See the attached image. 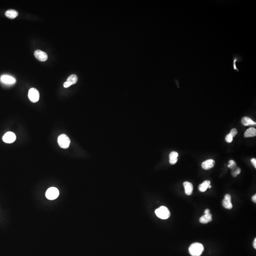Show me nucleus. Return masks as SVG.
Here are the masks:
<instances>
[{
    "instance_id": "1",
    "label": "nucleus",
    "mask_w": 256,
    "mask_h": 256,
    "mask_svg": "<svg viewBox=\"0 0 256 256\" xmlns=\"http://www.w3.org/2000/svg\"><path fill=\"white\" fill-rule=\"evenodd\" d=\"M204 250V246L198 242L193 243L189 248V252L192 256H201Z\"/></svg>"
},
{
    "instance_id": "2",
    "label": "nucleus",
    "mask_w": 256,
    "mask_h": 256,
    "mask_svg": "<svg viewBox=\"0 0 256 256\" xmlns=\"http://www.w3.org/2000/svg\"><path fill=\"white\" fill-rule=\"evenodd\" d=\"M155 213L159 218L163 220L167 219L170 216V211L165 206H161L156 209Z\"/></svg>"
},
{
    "instance_id": "3",
    "label": "nucleus",
    "mask_w": 256,
    "mask_h": 256,
    "mask_svg": "<svg viewBox=\"0 0 256 256\" xmlns=\"http://www.w3.org/2000/svg\"><path fill=\"white\" fill-rule=\"evenodd\" d=\"M58 144L61 148H68L70 144V140L65 134H61L58 137Z\"/></svg>"
},
{
    "instance_id": "4",
    "label": "nucleus",
    "mask_w": 256,
    "mask_h": 256,
    "mask_svg": "<svg viewBox=\"0 0 256 256\" xmlns=\"http://www.w3.org/2000/svg\"><path fill=\"white\" fill-rule=\"evenodd\" d=\"M59 194L58 190L56 187H52L47 190L46 193V196L49 200H53L57 198Z\"/></svg>"
},
{
    "instance_id": "5",
    "label": "nucleus",
    "mask_w": 256,
    "mask_h": 256,
    "mask_svg": "<svg viewBox=\"0 0 256 256\" xmlns=\"http://www.w3.org/2000/svg\"><path fill=\"white\" fill-rule=\"evenodd\" d=\"M28 97L31 102L32 103H36L39 100V92L37 89L32 88L30 89L28 91Z\"/></svg>"
},
{
    "instance_id": "6",
    "label": "nucleus",
    "mask_w": 256,
    "mask_h": 256,
    "mask_svg": "<svg viewBox=\"0 0 256 256\" xmlns=\"http://www.w3.org/2000/svg\"><path fill=\"white\" fill-rule=\"evenodd\" d=\"M16 136L12 132H7L2 137V140L6 143H12L15 141Z\"/></svg>"
},
{
    "instance_id": "7",
    "label": "nucleus",
    "mask_w": 256,
    "mask_h": 256,
    "mask_svg": "<svg viewBox=\"0 0 256 256\" xmlns=\"http://www.w3.org/2000/svg\"><path fill=\"white\" fill-rule=\"evenodd\" d=\"M1 83L6 85H12L16 83L15 78L8 75H3L0 78Z\"/></svg>"
},
{
    "instance_id": "8",
    "label": "nucleus",
    "mask_w": 256,
    "mask_h": 256,
    "mask_svg": "<svg viewBox=\"0 0 256 256\" xmlns=\"http://www.w3.org/2000/svg\"><path fill=\"white\" fill-rule=\"evenodd\" d=\"M231 196L229 194H225L224 198L223 201V205L227 209H231L232 208V204L231 202Z\"/></svg>"
},
{
    "instance_id": "9",
    "label": "nucleus",
    "mask_w": 256,
    "mask_h": 256,
    "mask_svg": "<svg viewBox=\"0 0 256 256\" xmlns=\"http://www.w3.org/2000/svg\"><path fill=\"white\" fill-rule=\"evenodd\" d=\"M34 56L38 60L41 62L46 61L48 58L47 53L40 50H37L35 51Z\"/></svg>"
},
{
    "instance_id": "10",
    "label": "nucleus",
    "mask_w": 256,
    "mask_h": 256,
    "mask_svg": "<svg viewBox=\"0 0 256 256\" xmlns=\"http://www.w3.org/2000/svg\"><path fill=\"white\" fill-rule=\"evenodd\" d=\"M78 80V77L76 75H72L69 76L66 82L64 83V87L65 88H68L71 85L76 84Z\"/></svg>"
},
{
    "instance_id": "11",
    "label": "nucleus",
    "mask_w": 256,
    "mask_h": 256,
    "mask_svg": "<svg viewBox=\"0 0 256 256\" xmlns=\"http://www.w3.org/2000/svg\"><path fill=\"white\" fill-rule=\"evenodd\" d=\"M215 161L212 159L204 161L201 164L202 168L204 170H209L214 167L215 165Z\"/></svg>"
},
{
    "instance_id": "12",
    "label": "nucleus",
    "mask_w": 256,
    "mask_h": 256,
    "mask_svg": "<svg viewBox=\"0 0 256 256\" xmlns=\"http://www.w3.org/2000/svg\"><path fill=\"white\" fill-rule=\"evenodd\" d=\"M184 186L185 188V193L187 196H190L193 193V185L192 183L189 182L185 181L184 183Z\"/></svg>"
},
{
    "instance_id": "13",
    "label": "nucleus",
    "mask_w": 256,
    "mask_h": 256,
    "mask_svg": "<svg viewBox=\"0 0 256 256\" xmlns=\"http://www.w3.org/2000/svg\"><path fill=\"white\" fill-rule=\"evenodd\" d=\"M243 61V58L241 57V56L235 54L233 56V63H232V65H233V69L234 70L237 71V72H239V70L237 68V65H236V62H242Z\"/></svg>"
},
{
    "instance_id": "14",
    "label": "nucleus",
    "mask_w": 256,
    "mask_h": 256,
    "mask_svg": "<svg viewBox=\"0 0 256 256\" xmlns=\"http://www.w3.org/2000/svg\"><path fill=\"white\" fill-rule=\"evenodd\" d=\"M212 215L211 213L205 214L200 217L199 221L203 224H207L212 220Z\"/></svg>"
},
{
    "instance_id": "15",
    "label": "nucleus",
    "mask_w": 256,
    "mask_h": 256,
    "mask_svg": "<svg viewBox=\"0 0 256 256\" xmlns=\"http://www.w3.org/2000/svg\"><path fill=\"white\" fill-rule=\"evenodd\" d=\"M179 155L176 151L171 152L169 155V163L171 165H175L177 163L178 160V156Z\"/></svg>"
},
{
    "instance_id": "16",
    "label": "nucleus",
    "mask_w": 256,
    "mask_h": 256,
    "mask_svg": "<svg viewBox=\"0 0 256 256\" xmlns=\"http://www.w3.org/2000/svg\"><path fill=\"white\" fill-rule=\"evenodd\" d=\"M256 136V129L252 127L248 129L244 133V136L246 137H253Z\"/></svg>"
},
{
    "instance_id": "17",
    "label": "nucleus",
    "mask_w": 256,
    "mask_h": 256,
    "mask_svg": "<svg viewBox=\"0 0 256 256\" xmlns=\"http://www.w3.org/2000/svg\"><path fill=\"white\" fill-rule=\"evenodd\" d=\"M18 12L14 9H9L5 12V16L7 18L13 19L18 16Z\"/></svg>"
},
{
    "instance_id": "18",
    "label": "nucleus",
    "mask_w": 256,
    "mask_h": 256,
    "mask_svg": "<svg viewBox=\"0 0 256 256\" xmlns=\"http://www.w3.org/2000/svg\"><path fill=\"white\" fill-rule=\"evenodd\" d=\"M242 124L244 126L256 125V123L248 117H244L241 120Z\"/></svg>"
},
{
    "instance_id": "19",
    "label": "nucleus",
    "mask_w": 256,
    "mask_h": 256,
    "mask_svg": "<svg viewBox=\"0 0 256 256\" xmlns=\"http://www.w3.org/2000/svg\"><path fill=\"white\" fill-rule=\"evenodd\" d=\"M211 182L209 180H206L204 181L203 183L199 185V191L201 192H204L206 191V190L208 188V186L209 185H210Z\"/></svg>"
},
{
    "instance_id": "20",
    "label": "nucleus",
    "mask_w": 256,
    "mask_h": 256,
    "mask_svg": "<svg viewBox=\"0 0 256 256\" xmlns=\"http://www.w3.org/2000/svg\"><path fill=\"white\" fill-rule=\"evenodd\" d=\"M228 167L229 168L231 169L232 170L235 169V168H236L237 167H236V162L233 160H231L229 161V165H228Z\"/></svg>"
},
{
    "instance_id": "21",
    "label": "nucleus",
    "mask_w": 256,
    "mask_h": 256,
    "mask_svg": "<svg viewBox=\"0 0 256 256\" xmlns=\"http://www.w3.org/2000/svg\"><path fill=\"white\" fill-rule=\"evenodd\" d=\"M241 170L239 167H237L235 169L232 170L231 174L233 177H236L238 175H239L241 173Z\"/></svg>"
},
{
    "instance_id": "22",
    "label": "nucleus",
    "mask_w": 256,
    "mask_h": 256,
    "mask_svg": "<svg viewBox=\"0 0 256 256\" xmlns=\"http://www.w3.org/2000/svg\"><path fill=\"white\" fill-rule=\"evenodd\" d=\"M232 140H233V137H232V136L230 133L227 135L226 137H225V140H226L227 142H228V143H231V142H232Z\"/></svg>"
},
{
    "instance_id": "23",
    "label": "nucleus",
    "mask_w": 256,
    "mask_h": 256,
    "mask_svg": "<svg viewBox=\"0 0 256 256\" xmlns=\"http://www.w3.org/2000/svg\"><path fill=\"white\" fill-rule=\"evenodd\" d=\"M237 133H238V130H237V129H236L233 128V129H232L231 130L230 134L232 136V137H234L235 136L237 135Z\"/></svg>"
},
{
    "instance_id": "24",
    "label": "nucleus",
    "mask_w": 256,
    "mask_h": 256,
    "mask_svg": "<svg viewBox=\"0 0 256 256\" xmlns=\"http://www.w3.org/2000/svg\"><path fill=\"white\" fill-rule=\"evenodd\" d=\"M251 162L252 164L253 165L254 167H255V168H256V159H255V158H253V159H251Z\"/></svg>"
},
{
    "instance_id": "25",
    "label": "nucleus",
    "mask_w": 256,
    "mask_h": 256,
    "mask_svg": "<svg viewBox=\"0 0 256 256\" xmlns=\"http://www.w3.org/2000/svg\"><path fill=\"white\" fill-rule=\"evenodd\" d=\"M252 200L253 201L254 203H256V194H255V195H254L252 197Z\"/></svg>"
},
{
    "instance_id": "26",
    "label": "nucleus",
    "mask_w": 256,
    "mask_h": 256,
    "mask_svg": "<svg viewBox=\"0 0 256 256\" xmlns=\"http://www.w3.org/2000/svg\"><path fill=\"white\" fill-rule=\"evenodd\" d=\"M209 213H210V210L208 209H207L204 211V214L205 215V214H209Z\"/></svg>"
},
{
    "instance_id": "27",
    "label": "nucleus",
    "mask_w": 256,
    "mask_h": 256,
    "mask_svg": "<svg viewBox=\"0 0 256 256\" xmlns=\"http://www.w3.org/2000/svg\"><path fill=\"white\" fill-rule=\"evenodd\" d=\"M253 247L255 248V249H256V239L255 238L254 239V241L253 242Z\"/></svg>"
},
{
    "instance_id": "28",
    "label": "nucleus",
    "mask_w": 256,
    "mask_h": 256,
    "mask_svg": "<svg viewBox=\"0 0 256 256\" xmlns=\"http://www.w3.org/2000/svg\"><path fill=\"white\" fill-rule=\"evenodd\" d=\"M212 188V186H211V185H209L208 186V188Z\"/></svg>"
}]
</instances>
